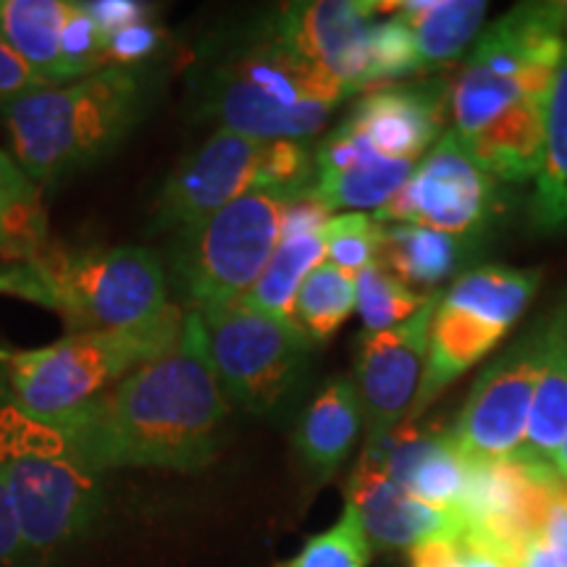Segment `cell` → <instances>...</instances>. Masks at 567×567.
<instances>
[{"label": "cell", "mask_w": 567, "mask_h": 567, "mask_svg": "<svg viewBox=\"0 0 567 567\" xmlns=\"http://www.w3.org/2000/svg\"><path fill=\"white\" fill-rule=\"evenodd\" d=\"M567 436V297L547 318L542 375L530 405L526 442L517 460L549 467L551 457Z\"/></svg>", "instance_id": "7402d4cb"}, {"label": "cell", "mask_w": 567, "mask_h": 567, "mask_svg": "<svg viewBox=\"0 0 567 567\" xmlns=\"http://www.w3.org/2000/svg\"><path fill=\"white\" fill-rule=\"evenodd\" d=\"M549 471L555 473L559 484H567V436L563 439V444H559V450L555 452V457H551Z\"/></svg>", "instance_id": "7bdbcfd3"}, {"label": "cell", "mask_w": 567, "mask_h": 567, "mask_svg": "<svg viewBox=\"0 0 567 567\" xmlns=\"http://www.w3.org/2000/svg\"><path fill=\"white\" fill-rule=\"evenodd\" d=\"M452 82L436 80L363 92L344 124L389 158L415 163L444 134Z\"/></svg>", "instance_id": "ac0fdd59"}, {"label": "cell", "mask_w": 567, "mask_h": 567, "mask_svg": "<svg viewBox=\"0 0 567 567\" xmlns=\"http://www.w3.org/2000/svg\"><path fill=\"white\" fill-rule=\"evenodd\" d=\"M287 200L279 193L258 189L176 234L168 279L179 295L176 305L200 313L243 300L281 243Z\"/></svg>", "instance_id": "ba28073f"}, {"label": "cell", "mask_w": 567, "mask_h": 567, "mask_svg": "<svg viewBox=\"0 0 567 567\" xmlns=\"http://www.w3.org/2000/svg\"><path fill=\"white\" fill-rule=\"evenodd\" d=\"M557 486L559 481L549 467L526 460L467 463V486L460 507L465 534L460 544L484 549L517 567L523 549L542 536Z\"/></svg>", "instance_id": "4fadbf2b"}, {"label": "cell", "mask_w": 567, "mask_h": 567, "mask_svg": "<svg viewBox=\"0 0 567 567\" xmlns=\"http://www.w3.org/2000/svg\"><path fill=\"white\" fill-rule=\"evenodd\" d=\"M358 463L381 467L394 484L423 505L460 513L467 486V463L439 423L402 421L384 442L363 446ZM463 515V513H460Z\"/></svg>", "instance_id": "e0dca14e"}, {"label": "cell", "mask_w": 567, "mask_h": 567, "mask_svg": "<svg viewBox=\"0 0 567 567\" xmlns=\"http://www.w3.org/2000/svg\"><path fill=\"white\" fill-rule=\"evenodd\" d=\"M161 45V30L147 19L134 21L126 30L109 38V63L111 66H134L142 59L155 53Z\"/></svg>", "instance_id": "e575fe53"}, {"label": "cell", "mask_w": 567, "mask_h": 567, "mask_svg": "<svg viewBox=\"0 0 567 567\" xmlns=\"http://www.w3.org/2000/svg\"><path fill=\"white\" fill-rule=\"evenodd\" d=\"M84 9L109 38L132 27L134 21L147 19L145 6L134 0H92V3H84Z\"/></svg>", "instance_id": "f35d334b"}, {"label": "cell", "mask_w": 567, "mask_h": 567, "mask_svg": "<svg viewBox=\"0 0 567 567\" xmlns=\"http://www.w3.org/2000/svg\"><path fill=\"white\" fill-rule=\"evenodd\" d=\"M34 551L27 547L9 494L0 481V567H34Z\"/></svg>", "instance_id": "74e56055"}, {"label": "cell", "mask_w": 567, "mask_h": 567, "mask_svg": "<svg viewBox=\"0 0 567 567\" xmlns=\"http://www.w3.org/2000/svg\"><path fill=\"white\" fill-rule=\"evenodd\" d=\"M48 243L42 189L9 153L0 151V264L30 260Z\"/></svg>", "instance_id": "484cf974"}, {"label": "cell", "mask_w": 567, "mask_h": 567, "mask_svg": "<svg viewBox=\"0 0 567 567\" xmlns=\"http://www.w3.org/2000/svg\"><path fill=\"white\" fill-rule=\"evenodd\" d=\"M481 0H410V3H381V13L396 11L413 32L423 69L450 66L478 38L486 17Z\"/></svg>", "instance_id": "cb8c5ba5"}, {"label": "cell", "mask_w": 567, "mask_h": 567, "mask_svg": "<svg viewBox=\"0 0 567 567\" xmlns=\"http://www.w3.org/2000/svg\"><path fill=\"white\" fill-rule=\"evenodd\" d=\"M101 478L53 423L0 400V481L34 555L80 542L97 526Z\"/></svg>", "instance_id": "277c9868"}, {"label": "cell", "mask_w": 567, "mask_h": 567, "mask_svg": "<svg viewBox=\"0 0 567 567\" xmlns=\"http://www.w3.org/2000/svg\"><path fill=\"white\" fill-rule=\"evenodd\" d=\"M542 274L509 266L463 271L450 292L439 297L431 321L429 354L415 402L405 421H421L434 400L494 350L526 313Z\"/></svg>", "instance_id": "9c48e42d"}, {"label": "cell", "mask_w": 567, "mask_h": 567, "mask_svg": "<svg viewBox=\"0 0 567 567\" xmlns=\"http://www.w3.org/2000/svg\"><path fill=\"white\" fill-rule=\"evenodd\" d=\"M354 310V276L323 264L305 279L295 300V326L310 344H323Z\"/></svg>", "instance_id": "f1b7e54d"}, {"label": "cell", "mask_w": 567, "mask_h": 567, "mask_svg": "<svg viewBox=\"0 0 567 567\" xmlns=\"http://www.w3.org/2000/svg\"><path fill=\"white\" fill-rule=\"evenodd\" d=\"M326 260V245L318 234H300V237H281L266 271L243 300L255 310L295 323V300L300 287L310 274Z\"/></svg>", "instance_id": "83f0119b"}, {"label": "cell", "mask_w": 567, "mask_h": 567, "mask_svg": "<svg viewBox=\"0 0 567 567\" xmlns=\"http://www.w3.org/2000/svg\"><path fill=\"white\" fill-rule=\"evenodd\" d=\"M184 321L187 310L172 302L153 321L130 329L66 334L38 350L0 352L6 368L3 400L40 421L66 415L172 350Z\"/></svg>", "instance_id": "8992f818"}, {"label": "cell", "mask_w": 567, "mask_h": 567, "mask_svg": "<svg viewBox=\"0 0 567 567\" xmlns=\"http://www.w3.org/2000/svg\"><path fill=\"white\" fill-rule=\"evenodd\" d=\"M517 567H559V563L555 559V555L547 549V544L542 542V536H536L534 542L523 549Z\"/></svg>", "instance_id": "60d3db41"}, {"label": "cell", "mask_w": 567, "mask_h": 567, "mask_svg": "<svg viewBox=\"0 0 567 567\" xmlns=\"http://www.w3.org/2000/svg\"><path fill=\"white\" fill-rule=\"evenodd\" d=\"M63 66H66L69 82L84 80L109 63V34L95 24L84 3H69L66 24L61 34Z\"/></svg>", "instance_id": "836d02e7"}, {"label": "cell", "mask_w": 567, "mask_h": 567, "mask_svg": "<svg viewBox=\"0 0 567 567\" xmlns=\"http://www.w3.org/2000/svg\"><path fill=\"white\" fill-rule=\"evenodd\" d=\"M423 61L417 55L415 38L408 21L396 11H392V17L384 21H375L371 30V48H368L365 80L360 92L394 87V82L423 74Z\"/></svg>", "instance_id": "4dcf8cb0"}, {"label": "cell", "mask_w": 567, "mask_h": 567, "mask_svg": "<svg viewBox=\"0 0 567 567\" xmlns=\"http://www.w3.org/2000/svg\"><path fill=\"white\" fill-rule=\"evenodd\" d=\"M463 547V559H465V567H513L505 559L488 555V551L478 549V547H467V544H460Z\"/></svg>", "instance_id": "b9f144b4"}, {"label": "cell", "mask_w": 567, "mask_h": 567, "mask_svg": "<svg viewBox=\"0 0 567 567\" xmlns=\"http://www.w3.org/2000/svg\"><path fill=\"white\" fill-rule=\"evenodd\" d=\"M530 216L538 229H567V51L559 63L547 105L544 158L536 176Z\"/></svg>", "instance_id": "4316f807"}, {"label": "cell", "mask_w": 567, "mask_h": 567, "mask_svg": "<svg viewBox=\"0 0 567 567\" xmlns=\"http://www.w3.org/2000/svg\"><path fill=\"white\" fill-rule=\"evenodd\" d=\"M334 216L316 189H305V193L289 197L284 203V218H281V237H300V234H318L326 226V221Z\"/></svg>", "instance_id": "d590c367"}, {"label": "cell", "mask_w": 567, "mask_h": 567, "mask_svg": "<svg viewBox=\"0 0 567 567\" xmlns=\"http://www.w3.org/2000/svg\"><path fill=\"white\" fill-rule=\"evenodd\" d=\"M542 542L555 555L559 567H567V484H559L551 494L542 526Z\"/></svg>", "instance_id": "ab89813d"}, {"label": "cell", "mask_w": 567, "mask_h": 567, "mask_svg": "<svg viewBox=\"0 0 567 567\" xmlns=\"http://www.w3.org/2000/svg\"><path fill=\"white\" fill-rule=\"evenodd\" d=\"M229 410L213 373L200 316L187 310L172 350L48 423L97 476L130 467L193 473L216 460Z\"/></svg>", "instance_id": "6da1fadb"}, {"label": "cell", "mask_w": 567, "mask_h": 567, "mask_svg": "<svg viewBox=\"0 0 567 567\" xmlns=\"http://www.w3.org/2000/svg\"><path fill=\"white\" fill-rule=\"evenodd\" d=\"M381 226L373 213H339L331 216L321 229L326 258L342 271L358 276L363 268L375 264L379 255Z\"/></svg>", "instance_id": "d6a6232c"}, {"label": "cell", "mask_w": 567, "mask_h": 567, "mask_svg": "<svg viewBox=\"0 0 567 567\" xmlns=\"http://www.w3.org/2000/svg\"><path fill=\"white\" fill-rule=\"evenodd\" d=\"M544 334L547 321L534 326L478 373L457 421L450 425L465 463H499L520 452L542 375Z\"/></svg>", "instance_id": "8fae6325"}, {"label": "cell", "mask_w": 567, "mask_h": 567, "mask_svg": "<svg viewBox=\"0 0 567 567\" xmlns=\"http://www.w3.org/2000/svg\"><path fill=\"white\" fill-rule=\"evenodd\" d=\"M373 555L363 523L350 505L342 517L321 534L310 536L295 557L276 563L274 567H368Z\"/></svg>", "instance_id": "1f68e13d"}, {"label": "cell", "mask_w": 567, "mask_h": 567, "mask_svg": "<svg viewBox=\"0 0 567 567\" xmlns=\"http://www.w3.org/2000/svg\"><path fill=\"white\" fill-rule=\"evenodd\" d=\"M494 205L496 179L450 130L423 155L394 200L375 210L373 218L473 239L484 231Z\"/></svg>", "instance_id": "7c38bea8"}, {"label": "cell", "mask_w": 567, "mask_h": 567, "mask_svg": "<svg viewBox=\"0 0 567 567\" xmlns=\"http://www.w3.org/2000/svg\"><path fill=\"white\" fill-rule=\"evenodd\" d=\"M347 95L342 82L308 61L268 24L218 69L210 113L218 130L260 142H305L329 124Z\"/></svg>", "instance_id": "5b68a950"}, {"label": "cell", "mask_w": 567, "mask_h": 567, "mask_svg": "<svg viewBox=\"0 0 567 567\" xmlns=\"http://www.w3.org/2000/svg\"><path fill=\"white\" fill-rule=\"evenodd\" d=\"M439 292L425 300L417 313L402 326L379 334L360 337L354 386L365 417V444L373 446L392 434L410 415L423 379L425 354Z\"/></svg>", "instance_id": "9a60e30c"}, {"label": "cell", "mask_w": 567, "mask_h": 567, "mask_svg": "<svg viewBox=\"0 0 567 567\" xmlns=\"http://www.w3.org/2000/svg\"><path fill=\"white\" fill-rule=\"evenodd\" d=\"M316 195L331 213L381 210L405 187L415 163L389 158L344 122L318 145Z\"/></svg>", "instance_id": "d6986e66"}, {"label": "cell", "mask_w": 567, "mask_h": 567, "mask_svg": "<svg viewBox=\"0 0 567 567\" xmlns=\"http://www.w3.org/2000/svg\"><path fill=\"white\" fill-rule=\"evenodd\" d=\"M379 255L375 264L384 266L394 279L421 295H434L439 284L460 271L471 239L425 229L415 224H379Z\"/></svg>", "instance_id": "603a6c76"}, {"label": "cell", "mask_w": 567, "mask_h": 567, "mask_svg": "<svg viewBox=\"0 0 567 567\" xmlns=\"http://www.w3.org/2000/svg\"><path fill=\"white\" fill-rule=\"evenodd\" d=\"M142 103V71L105 66L84 80L21 95L0 111L11 158L42 189L116 147L140 118Z\"/></svg>", "instance_id": "3957f363"}, {"label": "cell", "mask_w": 567, "mask_h": 567, "mask_svg": "<svg viewBox=\"0 0 567 567\" xmlns=\"http://www.w3.org/2000/svg\"><path fill=\"white\" fill-rule=\"evenodd\" d=\"M429 297L405 287L379 264H371L354 276V308L365 326V334H379L410 321Z\"/></svg>", "instance_id": "f546056e"}, {"label": "cell", "mask_w": 567, "mask_h": 567, "mask_svg": "<svg viewBox=\"0 0 567 567\" xmlns=\"http://www.w3.org/2000/svg\"><path fill=\"white\" fill-rule=\"evenodd\" d=\"M344 505L358 513L373 549H413L429 538L460 542L465 534L463 515L423 505L373 465H354L344 488Z\"/></svg>", "instance_id": "ffe728a7"}, {"label": "cell", "mask_w": 567, "mask_h": 567, "mask_svg": "<svg viewBox=\"0 0 567 567\" xmlns=\"http://www.w3.org/2000/svg\"><path fill=\"white\" fill-rule=\"evenodd\" d=\"M69 0H0V38L34 69L48 87L69 84L61 34Z\"/></svg>", "instance_id": "d4e9b609"}, {"label": "cell", "mask_w": 567, "mask_h": 567, "mask_svg": "<svg viewBox=\"0 0 567 567\" xmlns=\"http://www.w3.org/2000/svg\"><path fill=\"white\" fill-rule=\"evenodd\" d=\"M268 151L271 142L218 130L163 184L153 210V229L182 234L239 197L266 189Z\"/></svg>", "instance_id": "5bb4252c"}, {"label": "cell", "mask_w": 567, "mask_h": 567, "mask_svg": "<svg viewBox=\"0 0 567 567\" xmlns=\"http://www.w3.org/2000/svg\"><path fill=\"white\" fill-rule=\"evenodd\" d=\"M205 347L229 405L252 415L279 410L308 365L313 344L295 323L245 302L200 310Z\"/></svg>", "instance_id": "30bf717a"}, {"label": "cell", "mask_w": 567, "mask_h": 567, "mask_svg": "<svg viewBox=\"0 0 567 567\" xmlns=\"http://www.w3.org/2000/svg\"><path fill=\"white\" fill-rule=\"evenodd\" d=\"M565 3H523L494 21L452 84V132L463 142L526 103L549 101L565 59Z\"/></svg>", "instance_id": "52a82bcc"}, {"label": "cell", "mask_w": 567, "mask_h": 567, "mask_svg": "<svg viewBox=\"0 0 567 567\" xmlns=\"http://www.w3.org/2000/svg\"><path fill=\"white\" fill-rule=\"evenodd\" d=\"M381 3L373 0H316L292 3L271 19L276 32L305 59L321 66L350 92L363 90L371 30Z\"/></svg>", "instance_id": "2e32d148"}, {"label": "cell", "mask_w": 567, "mask_h": 567, "mask_svg": "<svg viewBox=\"0 0 567 567\" xmlns=\"http://www.w3.org/2000/svg\"><path fill=\"white\" fill-rule=\"evenodd\" d=\"M45 87L48 84L34 74L30 63L21 59L9 42L0 38V105Z\"/></svg>", "instance_id": "8d00e7d4"}, {"label": "cell", "mask_w": 567, "mask_h": 567, "mask_svg": "<svg viewBox=\"0 0 567 567\" xmlns=\"http://www.w3.org/2000/svg\"><path fill=\"white\" fill-rule=\"evenodd\" d=\"M0 295L40 305L69 334L130 329L168 308V276L151 247L48 243L21 264H0Z\"/></svg>", "instance_id": "7a4b0ae2"}, {"label": "cell", "mask_w": 567, "mask_h": 567, "mask_svg": "<svg viewBox=\"0 0 567 567\" xmlns=\"http://www.w3.org/2000/svg\"><path fill=\"white\" fill-rule=\"evenodd\" d=\"M363 429V405L354 381L347 375L326 381L295 425V452L305 473L316 484L334 478Z\"/></svg>", "instance_id": "44dd1931"}]
</instances>
